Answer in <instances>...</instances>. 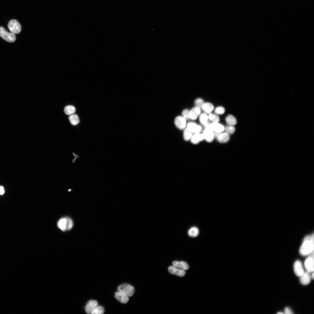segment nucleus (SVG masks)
<instances>
[{
  "instance_id": "f257e3e1",
  "label": "nucleus",
  "mask_w": 314,
  "mask_h": 314,
  "mask_svg": "<svg viewBox=\"0 0 314 314\" xmlns=\"http://www.w3.org/2000/svg\"><path fill=\"white\" fill-rule=\"evenodd\" d=\"M314 248V235L313 234L305 238L299 252L302 255L306 256L313 252Z\"/></svg>"
},
{
  "instance_id": "f03ea898",
  "label": "nucleus",
  "mask_w": 314,
  "mask_h": 314,
  "mask_svg": "<svg viewBox=\"0 0 314 314\" xmlns=\"http://www.w3.org/2000/svg\"><path fill=\"white\" fill-rule=\"evenodd\" d=\"M118 292L123 293L128 297L132 296L135 292L134 288L130 285L124 284L120 285L118 288Z\"/></svg>"
},
{
  "instance_id": "7ed1b4c3",
  "label": "nucleus",
  "mask_w": 314,
  "mask_h": 314,
  "mask_svg": "<svg viewBox=\"0 0 314 314\" xmlns=\"http://www.w3.org/2000/svg\"><path fill=\"white\" fill-rule=\"evenodd\" d=\"M0 36L4 40L10 43H13L16 40L15 34L8 32L3 27H0Z\"/></svg>"
},
{
  "instance_id": "20e7f679",
  "label": "nucleus",
  "mask_w": 314,
  "mask_h": 314,
  "mask_svg": "<svg viewBox=\"0 0 314 314\" xmlns=\"http://www.w3.org/2000/svg\"><path fill=\"white\" fill-rule=\"evenodd\" d=\"M8 28L11 32L14 34H19L21 30V27L19 22L15 19H12L9 22Z\"/></svg>"
},
{
  "instance_id": "39448f33",
  "label": "nucleus",
  "mask_w": 314,
  "mask_h": 314,
  "mask_svg": "<svg viewBox=\"0 0 314 314\" xmlns=\"http://www.w3.org/2000/svg\"><path fill=\"white\" fill-rule=\"evenodd\" d=\"M202 134L204 140L209 143L212 142L215 138L214 133L211 129H205Z\"/></svg>"
},
{
  "instance_id": "423d86ee",
  "label": "nucleus",
  "mask_w": 314,
  "mask_h": 314,
  "mask_svg": "<svg viewBox=\"0 0 314 314\" xmlns=\"http://www.w3.org/2000/svg\"><path fill=\"white\" fill-rule=\"evenodd\" d=\"M214 133L215 137L220 143H226L228 142L230 140L229 135L225 132L223 133V132L220 133Z\"/></svg>"
},
{
  "instance_id": "0eeeda50",
  "label": "nucleus",
  "mask_w": 314,
  "mask_h": 314,
  "mask_svg": "<svg viewBox=\"0 0 314 314\" xmlns=\"http://www.w3.org/2000/svg\"><path fill=\"white\" fill-rule=\"evenodd\" d=\"M187 128L193 133H200L202 131L201 126L193 122H190L187 125Z\"/></svg>"
},
{
  "instance_id": "6e6552de",
  "label": "nucleus",
  "mask_w": 314,
  "mask_h": 314,
  "mask_svg": "<svg viewBox=\"0 0 314 314\" xmlns=\"http://www.w3.org/2000/svg\"><path fill=\"white\" fill-rule=\"evenodd\" d=\"M174 122L176 127L180 130H183L186 127V120L182 116H179L176 117Z\"/></svg>"
},
{
  "instance_id": "1a4fd4ad",
  "label": "nucleus",
  "mask_w": 314,
  "mask_h": 314,
  "mask_svg": "<svg viewBox=\"0 0 314 314\" xmlns=\"http://www.w3.org/2000/svg\"><path fill=\"white\" fill-rule=\"evenodd\" d=\"M98 306V302L94 300L89 301L85 307L86 312L88 314H92Z\"/></svg>"
},
{
  "instance_id": "9d476101",
  "label": "nucleus",
  "mask_w": 314,
  "mask_h": 314,
  "mask_svg": "<svg viewBox=\"0 0 314 314\" xmlns=\"http://www.w3.org/2000/svg\"><path fill=\"white\" fill-rule=\"evenodd\" d=\"M294 270L295 274L300 277L304 272L303 267L302 263L299 260L296 261L294 264Z\"/></svg>"
},
{
  "instance_id": "9b49d317",
  "label": "nucleus",
  "mask_w": 314,
  "mask_h": 314,
  "mask_svg": "<svg viewBox=\"0 0 314 314\" xmlns=\"http://www.w3.org/2000/svg\"><path fill=\"white\" fill-rule=\"evenodd\" d=\"M314 258L309 256L305 260L304 266L307 271L309 272H313L314 270Z\"/></svg>"
},
{
  "instance_id": "f8f14e48",
  "label": "nucleus",
  "mask_w": 314,
  "mask_h": 314,
  "mask_svg": "<svg viewBox=\"0 0 314 314\" xmlns=\"http://www.w3.org/2000/svg\"><path fill=\"white\" fill-rule=\"evenodd\" d=\"M168 270L171 274H175L181 277H183L185 274V272L184 270L179 269L174 266L169 267Z\"/></svg>"
},
{
  "instance_id": "ddd939ff",
  "label": "nucleus",
  "mask_w": 314,
  "mask_h": 314,
  "mask_svg": "<svg viewBox=\"0 0 314 314\" xmlns=\"http://www.w3.org/2000/svg\"><path fill=\"white\" fill-rule=\"evenodd\" d=\"M211 129L215 133H220L224 131L225 127L219 122H212L211 124Z\"/></svg>"
},
{
  "instance_id": "4468645a",
  "label": "nucleus",
  "mask_w": 314,
  "mask_h": 314,
  "mask_svg": "<svg viewBox=\"0 0 314 314\" xmlns=\"http://www.w3.org/2000/svg\"><path fill=\"white\" fill-rule=\"evenodd\" d=\"M115 297L118 301L123 304L127 303L129 300L128 296L125 294L119 292L118 291L115 293Z\"/></svg>"
},
{
  "instance_id": "2eb2a0df",
  "label": "nucleus",
  "mask_w": 314,
  "mask_h": 314,
  "mask_svg": "<svg viewBox=\"0 0 314 314\" xmlns=\"http://www.w3.org/2000/svg\"><path fill=\"white\" fill-rule=\"evenodd\" d=\"M200 110L199 108L195 107L190 111L189 116L190 119L193 120H196L200 114Z\"/></svg>"
},
{
  "instance_id": "dca6fc26",
  "label": "nucleus",
  "mask_w": 314,
  "mask_h": 314,
  "mask_svg": "<svg viewBox=\"0 0 314 314\" xmlns=\"http://www.w3.org/2000/svg\"><path fill=\"white\" fill-rule=\"evenodd\" d=\"M309 273L307 271L304 272L302 275L300 277V281L302 284L307 285L310 282L311 277Z\"/></svg>"
},
{
  "instance_id": "f3484780",
  "label": "nucleus",
  "mask_w": 314,
  "mask_h": 314,
  "mask_svg": "<svg viewBox=\"0 0 314 314\" xmlns=\"http://www.w3.org/2000/svg\"><path fill=\"white\" fill-rule=\"evenodd\" d=\"M173 265L179 269L183 270H187L189 268L188 264L184 261H175L173 262Z\"/></svg>"
},
{
  "instance_id": "a211bd4d",
  "label": "nucleus",
  "mask_w": 314,
  "mask_h": 314,
  "mask_svg": "<svg viewBox=\"0 0 314 314\" xmlns=\"http://www.w3.org/2000/svg\"><path fill=\"white\" fill-rule=\"evenodd\" d=\"M191 140L193 144H196L203 141L204 139L202 134L200 133L195 134L193 136Z\"/></svg>"
},
{
  "instance_id": "6ab92c4d",
  "label": "nucleus",
  "mask_w": 314,
  "mask_h": 314,
  "mask_svg": "<svg viewBox=\"0 0 314 314\" xmlns=\"http://www.w3.org/2000/svg\"><path fill=\"white\" fill-rule=\"evenodd\" d=\"M214 108V106L212 104L209 103H204L202 109L206 113L209 114L213 111Z\"/></svg>"
},
{
  "instance_id": "aec40b11",
  "label": "nucleus",
  "mask_w": 314,
  "mask_h": 314,
  "mask_svg": "<svg viewBox=\"0 0 314 314\" xmlns=\"http://www.w3.org/2000/svg\"><path fill=\"white\" fill-rule=\"evenodd\" d=\"M58 227L63 231L67 230V220L66 218L60 219L58 223Z\"/></svg>"
},
{
  "instance_id": "412c9836",
  "label": "nucleus",
  "mask_w": 314,
  "mask_h": 314,
  "mask_svg": "<svg viewBox=\"0 0 314 314\" xmlns=\"http://www.w3.org/2000/svg\"><path fill=\"white\" fill-rule=\"evenodd\" d=\"M225 121L229 125L234 126L237 123L236 119L233 116L231 115H229L227 116L225 119Z\"/></svg>"
},
{
  "instance_id": "4be33fe9",
  "label": "nucleus",
  "mask_w": 314,
  "mask_h": 314,
  "mask_svg": "<svg viewBox=\"0 0 314 314\" xmlns=\"http://www.w3.org/2000/svg\"><path fill=\"white\" fill-rule=\"evenodd\" d=\"M71 123L74 125H78L80 122V120L78 115L73 114L71 115L69 118Z\"/></svg>"
},
{
  "instance_id": "5701e85b",
  "label": "nucleus",
  "mask_w": 314,
  "mask_h": 314,
  "mask_svg": "<svg viewBox=\"0 0 314 314\" xmlns=\"http://www.w3.org/2000/svg\"><path fill=\"white\" fill-rule=\"evenodd\" d=\"M65 113L68 115L74 114L76 111V109L74 106L69 105L66 107L64 109Z\"/></svg>"
},
{
  "instance_id": "b1692460",
  "label": "nucleus",
  "mask_w": 314,
  "mask_h": 314,
  "mask_svg": "<svg viewBox=\"0 0 314 314\" xmlns=\"http://www.w3.org/2000/svg\"><path fill=\"white\" fill-rule=\"evenodd\" d=\"M199 233V231L198 228L193 227L191 228L189 231V235L192 237L197 236Z\"/></svg>"
},
{
  "instance_id": "393cba45",
  "label": "nucleus",
  "mask_w": 314,
  "mask_h": 314,
  "mask_svg": "<svg viewBox=\"0 0 314 314\" xmlns=\"http://www.w3.org/2000/svg\"><path fill=\"white\" fill-rule=\"evenodd\" d=\"M193 136V133L190 131L187 128L186 129L184 132V138L186 141L191 139Z\"/></svg>"
},
{
  "instance_id": "a878e982",
  "label": "nucleus",
  "mask_w": 314,
  "mask_h": 314,
  "mask_svg": "<svg viewBox=\"0 0 314 314\" xmlns=\"http://www.w3.org/2000/svg\"><path fill=\"white\" fill-rule=\"evenodd\" d=\"M208 116L207 114L203 113L200 115L199 121L200 123L203 125H205L208 121Z\"/></svg>"
},
{
  "instance_id": "bb28decb",
  "label": "nucleus",
  "mask_w": 314,
  "mask_h": 314,
  "mask_svg": "<svg viewBox=\"0 0 314 314\" xmlns=\"http://www.w3.org/2000/svg\"><path fill=\"white\" fill-rule=\"evenodd\" d=\"M208 116V119L212 122H219L220 121L219 117L216 115L210 113Z\"/></svg>"
},
{
  "instance_id": "cd10ccee",
  "label": "nucleus",
  "mask_w": 314,
  "mask_h": 314,
  "mask_svg": "<svg viewBox=\"0 0 314 314\" xmlns=\"http://www.w3.org/2000/svg\"><path fill=\"white\" fill-rule=\"evenodd\" d=\"M224 131L225 132L230 135L232 134L235 132V129L233 126L228 125L225 127Z\"/></svg>"
},
{
  "instance_id": "c85d7f7f",
  "label": "nucleus",
  "mask_w": 314,
  "mask_h": 314,
  "mask_svg": "<svg viewBox=\"0 0 314 314\" xmlns=\"http://www.w3.org/2000/svg\"><path fill=\"white\" fill-rule=\"evenodd\" d=\"M105 311L104 308L101 306H98L92 314H103Z\"/></svg>"
},
{
  "instance_id": "c756f323",
  "label": "nucleus",
  "mask_w": 314,
  "mask_h": 314,
  "mask_svg": "<svg viewBox=\"0 0 314 314\" xmlns=\"http://www.w3.org/2000/svg\"><path fill=\"white\" fill-rule=\"evenodd\" d=\"M204 103V101L201 98H198L195 101V104L196 106L195 107L199 108L200 109H202V106Z\"/></svg>"
},
{
  "instance_id": "7c9ffc66",
  "label": "nucleus",
  "mask_w": 314,
  "mask_h": 314,
  "mask_svg": "<svg viewBox=\"0 0 314 314\" xmlns=\"http://www.w3.org/2000/svg\"><path fill=\"white\" fill-rule=\"evenodd\" d=\"M214 112L216 114L222 115L225 112V109L223 107H218L216 108Z\"/></svg>"
},
{
  "instance_id": "2f4dec72",
  "label": "nucleus",
  "mask_w": 314,
  "mask_h": 314,
  "mask_svg": "<svg viewBox=\"0 0 314 314\" xmlns=\"http://www.w3.org/2000/svg\"><path fill=\"white\" fill-rule=\"evenodd\" d=\"M66 218L67 220V230H70L73 226V222L72 219L70 218L67 217Z\"/></svg>"
},
{
  "instance_id": "473e14b6",
  "label": "nucleus",
  "mask_w": 314,
  "mask_h": 314,
  "mask_svg": "<svg viewBox=\"0 0 314 314\" xmlns=\"http://www.w3.org/2000/svg\"><path fill=\"white\" fill-rule=\"evenodd\" d=\"M190 110L188 109L184 110L182 112V117L186 120H188L190 119L189 118Z\"/></svg>"
},
{
  "instance_id": "72a5a7b5",
  "label": "nucleus",
  "mask_w": 314,
  "mask_h": 314,
  "mask_svg": "<svg viewBox=\"0 0 314 314\" xmlns=\"http://www.w3.org/2000/svg\"><path fill=\"white\" fill-rule=\"evenodd\" d=\"M284 311L285 313L286 314H292L293 313L291 309L288 307L286 308L285 309Z\"/></svg>"
},
{
  "instance_id": "f704fd0d",
  "label": "nucleus",
  "mask_w": 314,
  "mask_h": 314,
  "mask_svg": "<svg viewBox=\"0 0 314 314\" xmlns=\"http://www.w3.org/2000/svg\"><path fill=\"white\" fill-rule=\"evenodd\" d=\"M5 193V191L3 187L2 186H0V195H3Z\"/></svg>"
},
{
  "instance_id": "c9c22d12",
  "label": "nucleus",
  "mask_w": 314,
  "mask_h": 314,
  "mask_svg": "<svg viewBox=\"0 0 314 314\" xmlns=\"http://www.w3.org/2000/svg\"><path fill=\"white\" fill-rule=\"evenodd\" d=\"M73 155L75 157V158L73 160V161H72V162L73 163H74L76 162L77 158H78L79 157V156L78 155H76V154H75L74 152H73Z\"/></svg>"
},
{
  "instance_id": "e433bc0d",
  "label": "nucleus",
  "mask_w": 314,
  "mask_h": 314,
  "mask_svg": "<svg viewBox=\"0 0 314 314\" xmlns=\"http://www.w3.org/2000/svg\"><path fill=\"white\" fill-rule=\"evenodd\" d=\"M314 273L313 272V274H312V276H311V278H312L313 279H314Z\"/></svg>"
},
{
  "instance_id": "4c0bfd02",
  "label": "nucleus",
  "mask_w": 314,
  "mask_h": 314,
  "mask_svg": "<svg viewBox=\"0 0 314 314\" xmlns=\"http://www.w3.org/2000/svg\"><path fill=\"white\" fill-rule=\"evenodd\" d=\"M283 313H283L282 312H278V313H277V314H283Z\"/></svg>"
},
{
  "instance_id": "58836bf2",
  "label": "nucleus",
  "mask_w": 314,
  "mask_h": 314,
  "mask_svg": "<svg viewBox=\"0 0 314 314\" xmlns=\"http://www.w3.org/2000/svg\"><path fill=\"white\" fill-rule=\"evenodd\" d=\"M72 191V190H71V189H68V191H69L70 192V191Z\"/></svg>"
}]
</instances>
